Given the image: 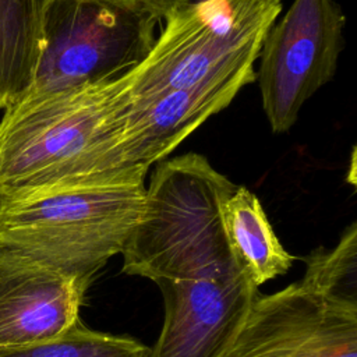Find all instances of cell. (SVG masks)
Returning a JSON list of instances; mask_svg holds the SVG:
<instances>
[{
  "label": "cell",
  "instance_id": "cell-1",
  "mask_svg": "<svg viewBox=\"0 0 357 357\" xmlns=\"http://www.w3.org/2000/svg\"><path fill=\"white\" fill-rule=\"evenodd\" d=\"M236 187L199 153L156 163L121 252L123 272L152 280L163 297V324L148 357H222L259 294L222 226V204Z\"/></svg>",
  "mask_w": 357,
  "mask_h": 357
},
{
  "label": "cell",
  "instance_id": "cell-10",
  "mask_svg": "<svg viewBox=\"0 0 357 357\" xmlns=\"http://www.w3.org/2000/svg\"><path fill=\"white\" fill-rule=\"evenodd\" d=\"M222 226L229 250L245 278L259 287L284 275L294 257L282 245L255 194L237 185L222 204Z\"/></svg>",
  "mask_w": 357,
  "mask_h": 357
},
{
  "label": "cell",
  "instance_id": "cell-13",
  "mask_svg": "<svg viewBox=\"0 0 357 357\" xmlns=\"http://www.w3.org/2000/svg\"><path fill=\"white\" fill-rule=\"evenodd\" d=\"M149 347L126 335H112L85 326L81 321L59 337L10 350L0 357H148Z\"/></svg>",
  "mask_w": 357,
  "mask_h": 357
},
{
  "label": "cell",
  "instance_id": "cell-9",
  "mask_svg": "<svg viewBox=\"0 0 357 357\" xmlns=\"http://www.w3.org/2000/svg\"><path fill=\"white\" fill-rule=\"evenodd\" d=\"M255 81V70L170 89L145 99L130 100L126 109L123 153L127 167L165 159L201 124L223 110L240 89Z\"/></svg>",
  "mask_w": 357,
  "mask_h": 357
},
{
  "label": "cell",
  "instance_id": "cell-5",
  "mask_svg": "<svg viewBox=\"0 0 357 357\" xmlns=\"http://www.w3.org/2000/svg\"><path fill=\"white\" fill-rule=\"evenodd\" d=\"M158 22L138 0H45L39 57L22 96L128 74L152 50Z\"/></svg>",
  "mask_w": 357,
  "mask_h": 357
},
{
  "label": "cell",
  "instance_id": "cell-14",
  "mask_svg": "<svg viewBox=\"0 0 357 357\" xmlns=\"http://www.w3.org/2000/svg\"><path fill=\"white\" fill-rule=\"evenodd\" d=\"M144 6H146L158 20H166L173 11L190 3V0H138Z\"/></svg>",
  "mask_w": 357,
  "mask_h": 357
},
{
  "label": "cell",
  "instance_id": "cell-7",
  "mask_svg": "<svg viewBox=\"0 0 357 357\" xmlns=\"http://www.w3.org/2000/svg\"><path fill=\"white\" fill-rule=\"evenodd\" d=\"M222 357H357V305L300 282L258 294Z\"/></svg>",
  "mask_w": 357,
  "mask_h": 357
},
{
  "label": "cell",
  "instance_id": "cell-6",
  "mask_svg": "<svg viewBox=\"0 0 357 357\" xmlns=\"http://www.w3.org/2000/svg\"><path fill=\"white\" fill-rule=\"evenodd\" d=\"M346 18L333 0H294L262 42L255 71L271 130L287 132L337 68Z\"/></svg>",
  "mask_w": 357,
  "mask_h": 357
},
{
  "label": "cell",
  "instance_id": "cell-11",
  "mask_svg": "<svg viewBox=\"0 0 357 357\" xmlns=\"http://www.w3.org/2000/svg\"><path fill=\"white\" fill-rule=\"evenodd\" d=\"M45 0H0V107L31 85L40 49Z\"/></svg>",
  "mask_w": 357,
  "mask_h": 357
},
{
  "label": "cell",
  "instance_id": "cell-3",
  "mask_svg": "<svg viewBox=\"0 0 357 357\" xmlns=\"http://www.w3.org/2000/svg\"><path fill=\"white\" fill-rule=\"evenodd\" d=\"M146 166L0 198V243L91 286L141 220Z\"/></svg>",
  "mask_w": 357,
  "mask_h": 357
},
{
  "label": "cell",
  "instance_id": "cell-4",
  "mask_svg": "<svg viewBox=\"0 0 357 357\" xmlns=\"http://www.w3.org/2000/svg\"><path fill=\"white\" fill-rule=\"evenodd\" d=\"M282 0H201L166 18L146 59L128 73L130 100L254 68Z\"/></svg>",
  "mask_w": 357,
  "mask_h": 357
},
{
  "label": "cell",
  "instance_id": "cell-2",
  "mask_svg": "<svg viewBox=\"0 0 357 357\" xmlns=\"http://www.w3.org/2000/svg\"><path fill=\"white\" fill-rule=\"evenodd\" d=\"M128 74L22 96L0 120V198L126 169Z\"/></svg>",
  "mask_w": 357,
  "mask_h": 357
},
{
  "label": "cell",
  "instance_id": "cell-8",
  "mask_svg": "<svg viewBox=\"0 0 357 357\" xmlns=\"http://www.w3.org/2000/svg\"><path fill=\"white\" fill-rule=\"evenodd\" d=\"M88 287L0 243V350L66 333L81 321Z\"/></svg>",
  "mask_w": 357,
  "mask_h": 357
},
{
  "label": "cell",
  "instance_id": "cell-12",
  "mask_svg": "<svg viewBox=\"0 0 357 357\" xmlns=\"http://www.w3.org/2000/svg\"><path fill=\"white\" fill-rule=\"evenodd\" d=\"M303 286L357 305V223L346 227L333 248L318 247L303 258Z\"/></svg>",
  "mask_w": 357,
  "mask_h": 357
}]
</instances>
